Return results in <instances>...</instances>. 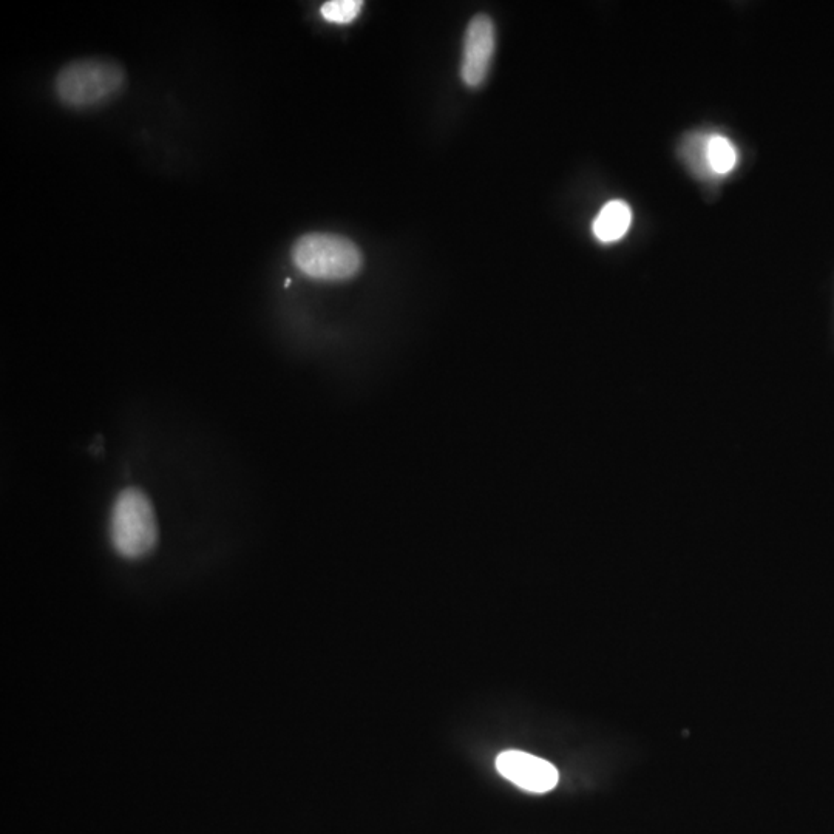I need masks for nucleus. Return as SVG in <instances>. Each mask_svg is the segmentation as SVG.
Masks as SVG:
<instances>
[{"label": "nucleus", "instance_id": "obj_1", "mask_svg": "<svg viewBox=\"0 0 834 834\" xmlns=\"http://www.w3.org/2000/svg\"><path fill=\"white\" fill-rule=\"evenodd\" d=\"M292 262L306 277L320 282L350 280L362 268V252L353 241L336 234L312 232L295 241Z\"/></svg>", "mask_w": 834, "mask_h": 834}, {"label": "nucleus", "instance_id": "obj_2", "mask_svg": "<svg viewBox=\"0 0 834 834\" xmlns=\"http://www.w3.org/2000/svg\"><path fill=\"white\" fill-rule=\"evenodd\" d=\"M126 82L121 65L107 59H81L65 65L56 76L59 101L73 109L101 106L115 98Z\"/></svg>", "mask_w": 834, "mask_h": 834}, {"label": "nucleus", "instance_id": "obj_3", "mask_svg": "<svg viewBox=\"0 0 834 834\" xmlns=\"http://www.w3.org/2000/svg\"><path fill=\"white\" fill-rule=\"evenodd\" d=\"M110 540L116 553L127 560H139L155 549L158 523L146 493L133 487L119 493L110 518Z\"/></svg>", "mask_w": 834, "mask_h": 834}, {"label": "nucleus", "instance_id": "obj_4", "mask_svg": "<svg viewBox=\"0 0 834 834\" xmlns=\"http://www.w3.org/2000/svg\"><path fill=\"white\" fill-rule=\"evenodd\" d=\"M496 770L516 787L529 793H549L558 784V771L552 763L524 751H506L496 759Z\"/></svg>", "mask_w": 834, "mask_h": 834}, {"label": "nucleus", "instance_id": "obj_5", "mask_svg": "<svg viewBox=\"0 0 834 834\" xmlns=\"http://www.w3.org/2000/svg\"><path fill=\"white\" fill-rule=\"evenodd\" d=\"M495 25L485 14L473 17L465 33L462 79L468 87H479L489 75L495 53Z\"/></svg>", "mask_w": 834, "mask_h": 834}, {"label": "nucleus", "instance_id": "obj_6", "mask_svg": "<svg viewBox=\"0 0 834 834\" xmlns=\"http://www.w3.org/2000/svg\"><path fill=\"white\" fill-rule=\"evenodd\" d=\"M632 211L623 201L604 204L594 221V234L603 243L618 241L631 228Z\"/></svg>", "mask_w": 834, "mask_h": 834}, {"label": "nucleus", "instance_id": "obj_7", "mask_svg": "<svg viewBox=\"0 0 834 834\" xmlns=\"http://www.w3.org/2000/svg\"><path fill=\"white\" fill-rule=\"evenodd\" d=\"M706 160H708V166L712 172L726 175L736 167V149L725 136H711L708 139V147H706Z\"/></svg>", "mask_w": 834, "mask_h": 834}, {"label": "nucleus", "instance_id": "obj_8", "mask_svg": "<svg viewBox=\"0 0 834 834\" xmlns=\"http://www.w3.org/2000/svg\"><path fill=\"white\" fill-rule=\"evenodd\" d=\"M360 0H331L320 8L323 19L334 24H350L362 11Z\"/></svg>", "mask_w": 834, "mask_h": 834}]
</instances>
